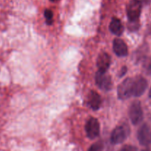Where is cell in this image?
<instances>
[{"label":"cell","instance_id":"cell-1","mask_svg":"<svg viewBox=\"0 0 151 151\" xmlns=\"http://www.w3.org/2000/svg\"><path fill=\"white\" fill-rule=\"evenodd\" d=\"M142 4L139 0H131L127 7V14L129 22H138L142 12Z\"/></svg>","mask_w":151,"mask_h":151},{"label":"cell","instance_id":"cell-2","mask_svg":"<svg viewBox=\"0 0 151 151\" xmlns=\"http://www.w3.org/2000/svg\"><path fill=\"white\" fill-rule=\"evenodd\" d=\"M129 116L134 125H138L143 119V111L141 103L137 100L131 103L129 109Z\"/></svg>","mask_w":151,"mask_h":151},{"label":"cell","instance_id":"cell-3","mask_svg":"<svg viewBox=\"0 0 151 151\" xmlns=\"http://www.w3.org/2000/svg\"><path fill=\"white\" fill-rule=\"evenodd\" d=\"M147 88V81L142 77H137L135 79H133L132 82V96L140 97L145 93Z\"/></svg>","mask_w":151,"mask_h":151},{"label":"cell","instance_id":"cell-4","mask_svg":"<svg viewBox=\"0 0 151 151\" xmlns=\"http://www.w3.org/2000/svg\"><path fill=\"white\" fill-rule=\"evenodd\" d=\"M96 84L100 88L104 91H109L111 88L112 82L111 77L106 73V72L98 71L95 76Z\"/></svg>","mask_w":151,"mask_h":151},{"label":"cell","instance_id":"cell-5","mask_svg":"<svg viewBox=\"0 0 151 151\" xmlns=\"http://www.w3.org/2000/svg\"><path fill=\"white\" fill-rule=\"evenodd\" d=\"M132 78H127L118 86L117 94L120 100H126L132 96Z\"/></svg>","mask_w":151,"mask_h":151},{"label":"cell","instance_id":"cell-6","mask_svg":"<svg viewBox=\"0 0 151 151\" xmlns=\"http://www.w3.org/2000/svg\"><path fill=\"white\" fill-rule=\"evenodd\" d=\"M128 135V128L122 126H118L114 129L111 135V142L112 144L117 145L122 143Z\"/></svg>","mask_w":151,"mask_h":151},{"label":"cell","instance_id":"cell-7","mask_svg":"<svg viewBox=\"0 0 151 151\" xmlns=\"http://www.w3.org/2000/svg\"><path fill=\"white\" fill-rule=\"evenodd\" d=\"M87 137L91 139H95L100 134V123L96 118H90L86 124Z\"/></svg>","mask_w":151,"mask_h":151},{"label":"cell","instance_id":"cell-8","mask_svg":"<svg viewBox=\"0 0 151 151\" xmlns=\"http://www.w3.org/2000/svg\"><path fill=\"white\" fill-rule=\"evenodd\" d=\"M137 138L142 145L148 146L151 144V129L147 124H144L140 127L137 134Z\"/></svg>","mask_w":151,"mask_h":151},{"label":"cell","instance_id":"cell-9","mask_svg":"<svg viewBox=\"0 0 151 151\" xmlns=\"http://www.w3.org/2000/svg\"><path fill=\"white\" fill-rule=\"evenodd\" d=\"M113 49L115 54L119 57H125L128 55V47L123 40L120 38H115L114 40Z\"/></svg>","mask_w":151,"mask_h":151},{"label":"cell","instance_id":"cell-10","mask_svg":"<svg viewBox=\"0 0 151 151\" xmlns=\"http://www.w3.org/2000/svg\"><path fill=\"white\" fill-rule=\"evenodd\" d=\"M111 64V58L106 52H102L99 55L97 60V66L98 71L100 72H107Z\"/></svg>","mask_w":151,"mask_h":151},{"label":"cell","instance_id":"cell-11","mask_svg":"<svg viewBox=\"0 0 151 151\" xmlns=\"http://www.w3.org/2000/svg\"><path fill=\"white\" fill-rule=\"evenodd\" d=\"M88 103L91 109L94 111L98 110L102 104V100L100 94L95 91H91L88 97Z\"/></svg>","mask_w":151,"mask_h":151},{"label":"cell","instance_id":"cell-12","mask_svg":"<svg viewBox=\"0 0 151 151\" xmlns=\"http://www.w3.org/2000/svg\"><path fill=\"white\" fill-rule=\"evenodd\" d=\"M109 29L112 33L116 35H119V36L122 35L124 31L123 26H122L120 20L115 17L112 18L110 22V25H109Z\"/></svg>","mask_w":151,"mask_h":151},{"label":"cell","instance_id":"cell-13","mask_svg":"<svg viewBox=\"0 0 151 151\" xmlns=\"http://www.w3.org/2000/svg\"><path fill=\"white\" fill-rule=\"evenodd\" d=\"M44 17H45L46 20H47V24H52L53 22V13L52 10H45L44 11Z\"/></svg>","mask_w":151,"mask_h":151},{"label":"cell","instance_id":"cell-14","mask_svg":"<svg viewBox=\"0 0 151 151\" xmlns=\"http://www.w3.org/2000/svg\"><path fill=\"white\" fill-rule=\"evenodd\" d=\"M103 144L100 142L94 143V145L90 147L88 151H103Z\"/></svg>","mask_w":151,"mask_h":151},{"label":"cell","instance_id":"cell-15","mask_svg":"<svg viewBox=\"0 0 151 151\" xmlns=\"http://www.w3.org/2000/svg\"><path fill=\"white\" fill-rule=\"evenodd\" d=\"M122 151H138V149L135 146L125 145L122 148Z\"/></svg>","mask_w":151,"mask_h":151},{"label":"cell","instance_id":"cell-16","mask_svg":"<svg viewBox=\"0 0 151 151\" xmlns=\"http://www.w3.org/2000/svg\"><path fill=\"white\" fill-rule=\"evenodd\" d=\"M127 71H128V69H127L126 66H123V67L122 68V69H121L120 72H119V77L122 78V76H124V75L127 73Z\"/></svg>","mask_w":151,"mask_h":151},{"label":"cell","instance_id":"cell-17","mask_svg":"<svg viewBox=\"0 0 151 151\" xmlns=\"http://www.w3.org/2000/svg\"><path fill=\"white\" fill-rule=\"evenodd\" d=\"M146 72L149 75H151V60L147 63V66H146Z\"/></svg>","mask_w":151,"mask_h":151},{"label":"cell","instance_id":"cell-18","mask_svg":"<svg viewBox=\"0 0 151 151\" xmlns=\"http://www.w3.org/2000/svg\"><path fill=\"white\" fill-rule=\"evenodd\" d=\"M142 4H147L150 1V0H139Z\"/></svg>","mask_w":151,"mask_h":151},{"label":"cell","instance_id":"cell-19","mask_svg":"<svg viewBox=\"0 0 151 151\" xmlns=\"http://www.w3.org/2000/svg\"><path fill=\"white\" fill-rule=\"evenodd\" d=\"M149 97H150V98H151V88H150V91H149Z\"/></svg>","mask_w":151,"mask_h":151},{"label":"cell","instance_id":"cell-20","mask_svg":"<svg viewBox=\"0 0 151 151\" xmlns=\"http://www.w3.org/2000/svg\"><path fill=\"white\" fill-rule=\"evenodd\" d=\"M50 1H58V0H50Z\"/></svg>","mask_w":151,"mask_h":151},{"label":"cell","instance_id":"cell-21","mask_svg":"<svg viewBox=\"0 0 151 151\" xmlns=\"http://www.w3.org/2000/svg\"><path fill=\"white\" fill-rule=\"evenodd\" d=\"M142 151H150L149 150H142Z\"/></svg>","mask_w":151,"mask_h":151}]
</instances>
